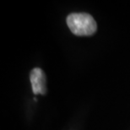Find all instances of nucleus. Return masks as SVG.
Instances as JSON below:
<instances>
[{
	"instance_id": "f257e3e1",
	"label": "nucleus",
	"mask_w": 130,
	"mask_h": 130,
	"mask_svg": "<svg viewBox=\"0 0 130 130\" xmlns=\"http://www.w3.org/2000/svg\"><path fill=\"white\" fill-rule=\"evenodd\" d=\"M67 25L72 33L79 36L93 35L97 29L95 20L86 13H73L67 17Z\"/></svg>"
},
{
	"instance_id": "f03ea898",
	"label": "nucleus",
	"mask_w": 130,
	"mask_h": 130,
	"mask_svg": "<svg viewBox=\"0 0 130 130\" xmlns=\"http://www.w3.org/2000/svg\"><path fill=\"white\" fill-rule=\"evenodd\" d=\"M30 79L32 86V91L35 95H45L46 93V76L44 72L39 68L33 69L30 71Z\"/></svg>"
}]
</instances>
